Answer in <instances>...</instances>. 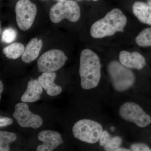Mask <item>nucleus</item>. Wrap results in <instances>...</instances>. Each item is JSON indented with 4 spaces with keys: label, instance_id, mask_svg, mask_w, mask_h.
I'll return each mask as SVG.
<instances>
[{
    "label": "nucleus",
    "instance_id": "nucleus-3",
    "mask_svg": "<svg viewBox=\"0 0 151 151\" xmlns=\"http://www.w3.org/2000/svg\"><path fill=\"white\" fill-rule=\"evenodd\" d=\"M108 72L114 89L118 92L129 89L134 84V74L129 68L117 61H111L108 65Z\"/></svg>",
    "mask_w": 151,
    "mask_h": 151
},
{
    "label": "nucleus",
    "instance_id": "nucleus-15",
    "mask_svg": "<svg viewBox=\"0 0 151 151\" xmlns=\"http://www.w3.org/2000/svg\"><path fill=\"white\" fill-rule=\"evenodd\" d=\"M133 13L140 22L151 25V5L141 1L135 2L132 6Z\"/></svg>",
    "mask_w": 151,
    "mask_h": 151
},
{
    "label": "nucleus",
    "instance_id": "nucleus-17",
    "mask_svg": "<svg viewBox=\"0 0 151 151\" xmlns=\"http://www.w3.org/2000/svg\"><path fill=\"white\" fill-rule=\"evenodd\" d=\"M17 135L13 133L1 131L0 132V151L9 150V144L17 139Z\"/></svg>",
    "mask_w": 151,
    "mask_h": 151
},
{
    "label": "nucleus",
    "instance_id": "nucleus-10",
    "mask_svg": "<svg viewBox=\"0 0 151 151\" xmlns=\"http://www.w3.org/2000/svg\"><path fill=\"white\" fill-rule=\"evenodd\" d=\"M38 139L43 142L38 146L37 151H52L63 143L61 135L58 132L50 130H44L39 133Z\"/></svg>",
    "mask_w": 151,
    "mask_h": 151
},
{
    "label": "nucleus",
    "instance_id": "nucleus-24",
    "mask_svg": "<svg viewBox=\"0 0 151 151\" xmlns=\"http://www.w3.org/2000/svg\"><path fill=\"white\" fill-rule=\"evenodd\" d=\"M131 151V150L129 149L124 148H120L117 149L116 151Z\"/></svg>",
    "mask_w": 151,
    "mask_h": 151
},
{
    "label": "nucleus",
    "instance_id": "nucleus-9",
    "mask_svg": "<svg viewBox=\"0 0 151 151\" xmlns=\"http://www.w3.org/2000/svg\"><path fill=\"white\" fill-rule=\"evenodd\" d=\"M13 116L18 124L23 128H32L36 129L43 124L41 117L32 113L26 103H18L15 107V111Z\"/></svg>",
    "mask_w": 151,
    "mask_h": 151
},
{
    "label": "nucleus",
    "instance_id": "nucleus-29",
    "mask_svg": "<svg viewBox=\"0 0 151 151\" xmlns=\"http://www.w3.org/2000/svg\"><path fill=\"white\" fill-rule=\"evenodd\" d=\"M87 1H90V0H87ZM94 1H99V0H92Z\"/></svg>",
    "mask_w": 151,
    "mask_h": 151
},
{
    "label": "nucleus",
    "instance_id": "nucleus-1",
    "mask_svg": "<svg viewBox=\"0 0 151 151\" xmlns=\"http://www.w3.org/2000/svg\"><path fill=\"white\" fill-rule=\"evenodd\" d=\"M101 65L99 57L89 49L81 51L79 72L81 87L89 89L97 87L101 78Z\"/></svg>",
    "mask_w": 151,
    "mask_h": 151
},
{
    "label": "nucleus",
    "instance_id": "nucleus-30",
    "mask_svg": "<svg viewBox=\"0 0 151 151\" xmlns=\"http://www.w3.org/2000/svg\"><path fill=\"white\" fill-rule=\"evenodd\" d=\"M77 1H81V0H77Z\"/></svg>",
    "mask_w": 151,
    "mask_h": 151
},
{
    "label": "nucleus",
    "instance_id": "nucleus-28",
    "mask_svg": "<svg viewBox=\"0 0 151 151\" xmlns=\"http://www.w3.org/2000/svg\"><path fill=\"white\" fill-rule=\"evenodd\" d=\"M111 131L113 132V131H114V130H115V128H114V127H112L111 128Z\"/></svg>",
    "mask_w": 151,
    "mask_h": 151
},
{
    "label": "nucleus",
    "instance_id": "nucleus-2",
    "mask_svg": "<svg viewBox=\"0 0 151 151\" xmlns=\"http://www.w3.org/2000/svg\"><path fill=\"white\" fill-rule=\"evenodd\" d=\"M127 22V17L120 9H113L92 25L90 34L94 38L111 36L117 32H124Z\"/></svg>",
    "mask_w": 151,
    "mask_h": 151
},
{
    "label": "nucleus",
    "instance_id": "nucleus-25",
    "mask_svg": "<svg viewBox=\"0 0 151 151\" xmlns=\"http://www.w3.org/2000/svg\"><path fill=\"white\" fill-rule=\"evenodd\" d=\"M0 93H2L3 90H4V86H3V84L2 82L1 81H0Z\"/></svg>",
    "mask_w": 151,
    "mask_h": 151
},
{
    "label": "nucleus",
    "instance_id": "nucleus-12",
    "mask_svg": "<svg viewBox=\"0 0 151 151\" xmlns=\"http://www.w3.org/2000/svg\"><path fill=\"white\" fill-rule=\"evenodd\" d=\"M56 76L53 72H44L38 78L39 82L49 96H57L62 92V88L55 84Z\"/></svg>",
    "mask_w": 151,
    "mask_h": 151
},
{
    "label": "nucleus",
    "instance_id": "nucleus-31",
    "mask_svg": "<svg viewBox=\"0 0 151 151\" xmlns=\"http://www.w3.org/2000/svg\"><path fill=\"white\" fill-rule=\"evenodd\" d=\"M55 1H57L58 0H55Z\"/></svg>",
    "mask_w": 151,
    "mask_h": 151
},
{
    "label": "nucleus",
    "instance_id": "nucleus-19",
    "mask_svg": "<svg viewBox=\"0 0 151 151\" xmlns=\"http://www.w3.org/2000/svg\"><path fill=\"white\" fill-rule=\"evenodd\" d=\"M122 143V139L120 137H115L111 138L107 145L104 146V149L105 151H116L120 147Z\"/></svg>",
    "mask_w": 151,
    "mask_h": 151
},
{
    "label": "nucleus",
    "instance_id": "nucleus-18",
    "mask_svg": "<svg viewBox=\"0 0 151 151\" xmlns=\"http://www.w3.org/2000/svg\"><path fill=\"white\" fill-rule=\"evenodd\" d=\"M136 42L140 47L151 46V27L142 31L136 37Z\"/></svg>",
    "mask_w": 151,
    "mask_h": 151
},
{
    "label": "nucleus",
    "instance_id": "nucleus-21",
    "mask_svg": "<svg viewBox=\"0 0 151 151\" xmlns=\"http://www.w3.org/2000/svg\"><path fill=\"white\" fill-rule=\"evenodd\" d=\"M131 150L133 151H150L151 149L145 144L136 143L131 146Z\"/></svg>",
    "mask_w": 151,
    "mask_h": 151
},
{
    "label": "nucleus",
    "instance_id": "nucleus-5",
    "mask_svg": "<svg viewBox=\"0 0 151 151\" xmlns=\"http://www.w3.org/2000/svg\"><path fill=\"white\" fill-rule=\"evenodd\" d=\"M80 15V7L73 0H67L64 4L58 2L52 7L49 13L50 20L54 23H58L64 19L75 22L78 21Z\"/></svg>",
    "mask_w": 151,
    "mask_h": 151
},
{
    "label": "nucleus",
    "instance_id": "nucleus-20",
    "mask_svg": "<svg viewBox=\"0 0 151 151\" xmlns=\"http://www.w3.org/2000/svg\"><path fill=\"white\" fill-rule=\"evenodd\" d=\"M17 32L12 28H8L5 30L2 35V40L6 43H10L16 39Z\"/></svg>",
    "mask_w": 151,
    "mask_h": 151
},
{
    "label": "nucleus",
    "instance_id": "nucleus-27",
    "mask_svg": "<svg viewBox=\"0 0 151 151\" xmlns=\"http://www.w3.org/2000/svg\"><path fill=\"white\" fill-rule=\"evenodd\" d=\"M147 4H149L151 5V0H147Z\"/></svg>",
    "mask_w": 151,
    "mask_h": 151
},
{
    "label": "nucleus",
    "instance_id": "nucleus-6",
    "mask_svg": "<svg viewBox=\"0 0 151 151\" xmlns=\"http://www.w3.org/2000/svg\"><path fill=\"white\" fill-rule=\"evenodd\" d=\"M119 115L124 120L135 123L138 127L145 128L151 123V117L136 103L127 102L121 106Z\"/></svg>",
    "mask_w": 151,
    "mask_h": 151
},
{
    "label": "nucleus",
    "instance_id": "nucleus-4",
    "mask_svg": "<svg viewBox=\"0 0 151 151\" xmlns=\"http://www.w3.org/2000/svg\"><path fill=\"white\" fill-rule=\"evenodd\" d=\"M103 132L100 124L89 119H82L73 126L72 132L74 137L89 144H94L100 140Z\"/></svg>",
    "mask_w": 151,
    "mask_h": 151
},
{
    "label": "nucleus",
    "instance_id": "nucleus-16",
    "mask_svg": "<svg viewBox=\"0 0 151 151\" xmlns=\"http://www.w3.org/2000/svg\"><path fill=\"white\" fill-rule=\"evenodd\" d=\"M25 50L24 45L19 42H15L3 49V52L9 59H16L22 55Z\"/></svg>",
    "mask_w": 151,
    "mask_h": 151
},
{
    "label": "nucleus",
    "instance_id": "nucleus-23",
    "mask_svg": "<svg viewBox=\"0 0 151 151\" xmlns=\"http://www.w3.org/2000/svg\"><path fill=\"white\" fill-rule=\"evenodd\" d=\"M12 119H10V118H7V117H4V118H1L0 119V127H6V126H8L11 125L13 123Z\"/></svg>",
    "mask_w": 151,
    "mask_h": 151
},
{
    "label": "nucleus",
    "instance_id": "nucleus-14",
    "mask_svg": "<svg viewBox=\"0 0 151 151\" xmlns=\"http://www.w3.org/2000/svg\"><path fill=\"white\" fill-rule=\"evenodd\" d=\"M42 42V40L34 38L27 44L24 52L22 55V60L24 62L28 63L32 62L37 58L39 54Z\"/></svg>",
    "mask_w": 151,
    "mask_h": 151
},
{
    "label": "nucleus",
    "instance_id": "nucleus-7",
    "mask_svg": "<svg viewBox=\"0 0 151 151\" xmlns=\"http://www.w3.org/2000/svg\"><path fill=\"white\" fill-rule=\"evenodd\" d=\"M67 59V57L61 50H50L43 53L38 60V70L42 73L54 72L64 65Z\"/></svg>",
    "mask_w": 151,
    "mask_h": 151
},
{
    "label": "nucleus",
    "instance_id": "nucleus-11",
    "mask_svg": "<svg viewBox=\"0 0 151 151\" xmlns=\"http://www.w3.org/2000/svg\"><path fill=\"white\" fill-rule=\"evenodd\" d=\"M119 59L122 65L129 69L141 70L146 64L144 57L137 52L122 51L119 53Z\"/></svg>",
    "mask_w": 151,
    "mask_h": 151
},
{
    "label": "nucleus",
    "instance_id": "nucleus-13",
    "mask_svg": "<svg viewBox=\"0 0 151 151\" xmlns=\"http://www.w3.org/2000/svg\"><path fill=\"white\" fill-rule=\"evenodd\" d=\"M43 87L38 80L31 79L28 82L27 87L21 97L22 102L33 103L40 98L41 94L43 92Z\"/></svg>",
    "mask_w": 151,
    "mask_h": 151
},
{
    "label": "nucleus",
    "instance_id": "nucleus-8",
    "mask_svg": "<svg viewBox=\"0 0 151 151\" xmlns=\"http://www.w3.org/2000/svg\"><path fill=\"white\" fill-rule=\"evenodd\" d=\"M17 24L20 29H29L35 19L37 9L30 0H19L15 6Z\"/></svg>",
    "mask_w": 151,
    "mask_h": 151
},
{
    "label": "nucleus",
    "instance_id": "nucleus-22",
    "mask_svg": "<svg viewBox=\"0 0 151 151\" xmlns=\"http://www.w3.org/2000/svg\"><path fill=\"white\" fill-rule=\"evenodd\" d=\"M111 138V136L107 131H103L100 139V145L104 147L108 144Z\"/></svg>",
    "mask_w": 151,
    "mask_h": 151
},
{
    "label": "nucleus",
    "instance_id": "nucleus-26",
    "mask_svg": "<svg viewBox=\"0 0 151 151\" xmlns=\"http://www.w3.org/2000/svg\"><path fill=\"white\" fill-rule=\"evenodd\" d=\"M67 1V0H58L57 1L59 3H62V4H64Z\"/></svg>",
    "mask_w": 151,
    "mask_h": 151
}]
</instances>
